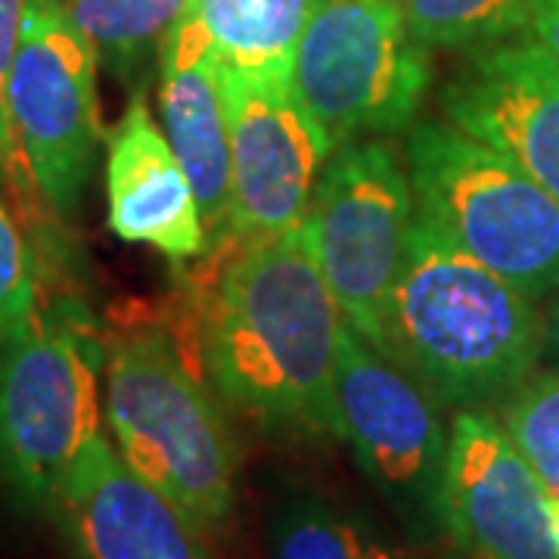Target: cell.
Returning a JSON list of instances; mask_svg holds the SVG:
<instances>
[{
  "instance_id": "obj_1",
  "label": "cell",
  "mask_w": 559,
  "mask_h": 559,
  "mask_svg": "<svg viewBox=\"0 0 559 559\" xmlns=\"http://www.w3.org/2000/svg\"><path fill=\"white\" fill-rule=\"evenodd\" d=\"M340 333V305L301 221L234 249L205 308L202 360L221 399L264 432L342 439Z\"/></svg>"
},
{
  "instance_id": "obj_2",
  "label": "cell",
  "mask_w": 559,
  "mask_h": 559,
  "mask_svg": "<svg viewBox=\"0 0 559 559\" xmlns=\"http://www.w3.org/2000/svg\"><path fill=\"white\" fill-rule=\"evenodd\" d=\"M382 352L441 407H488L528 380L544 318L516 286L414 215Z\"/></svg>"
},
{
  "instance_id": "obj_3",
  "label": "cell",
  "mask_w": 559,
  "mask_h": 559,
  "mask_svg": "<svg viewBox=\"0 0 559 559\" xmlns=\"http://www.w3.org/2000/svg\"><path fill=\"white\" fill-rule=\"evenodd\" d=\"M103 380L119 457L200 532L227 525L237 503L234 436L175 336L146 323L116 333L106 342Z\"/></svg>"
},
{
  "instance_id": "obj_4",
  "label": "cell",
  "mask_w": 559,
  "mask_h": 559,
  "mask_svg": "<svg viewBox=\"0 0 559 559\" xmlns=\"http://www.w3.org/2000/svg\"><path fill=\"white\" fill-rule=\"evenodd\" d=\"M106 342L75 296L35 301L0 340V481L47 513L84 444L100 436Z\"/></svg>"
},
{
  "instance_id": "obj_5",
  "label": "cell",
  "mask_w": 559,
  "mask_h": 559,
  "mask_svg": "<svg viewBox=\"0 0 559 559\" xmlns=\"http://www.w3.org/2000/svg\"><path fill=\"white\" fill-rule=\"evenodd\" d=\"M414 215L528 299L559 293V200L516 162L451 121H419L404 138Z\"/></svg>"
},
{
  "instance_id": "obj_6",
  "label": "cell",
  "mask_w": 559,
  "mask_h": 559,
  "mask_svg": "<svg viewBox=\"0 0 559 559\" xmlns=\"http://www.w3.org/2000/svg\"><path fill=\"white\" fill-rule=\"evenodd\" d=\"M429 84V47L411 32L401 0H314L293 60V87L333 150L407 131Z\"/></svg>"
},
{
  "instance_id": "obj_7",
  "label": "cell",
  "mask_w": 559,
  "mask_h": 559,
  "mask_svg": "<svg viewBox=\"0 0 559 559\" xmlns=\"http://www.w3.org/2000/svg\"><path fill=\"white\" fill-rule=\"evenodd\" d=\"M411 221L414 190L389 140L360 138L333 150L305 224L342 320L380 352Z\"/></svg>"
},
{
  "instance_id": "obj_8",
  "label": "cell",
  "mask_w": 559,
  "mask_h": 559,
  "mask_svg": "<svg viewBox=\"0 0 559 559\" xmlns=\"http://www.w3.org/2000/svg\"><path fill=\"white\" fill-rule=\"evenodd\" d=\"M7 116L28 178L60 218H75L103 140L97 53L62 0H25Z\"/></svg>"
},
{
  "instance_id": "obj_9",
  "label": "cell",
  "mask_w": 559,
  "mask_h": 559,
  "mask_svg": "<svg viewBox=\"0 0 559 559\" xmlns=\"http://www.w3.org/2000/svg\"><path fill=\"white\" fill-rule=\"evenodd\" d=\"M342 439L407 535H444L441 488L448 439L441 404L401 364L342 320L336 364Z\"/></svg>"
},
{
  "instance_id": "obj_10",
  "label": "cell",
  "mask_w": 559,
  "mask_h": 559,
  "mask_svg": "<svg viewBox=\"0 0 559 559\" xmlns=\"http://www.w3.org/2000/svg\"><path fill=\"white\" fill-rule=\"evenodd\" d=\"M221 84L230 124V221L221 249L277 240L308 215L333 140L293 79L221 69Z\"/></svg>"
},
{
  "instance_id": "obj_11",
  "label": "cell",
  "mask_w": 559,
  "mask_h": 559,
  "mask_svg": "<svg viewBox=\"0 0 559 559\" xmlns=\"http://www.w3.org/2000/svg\"><path fill=\"white\" fill-rule=\"evenodd\" d=\"M441 520L473 559H559L554 498L503 423L481 407L451 419Z\"/></svg>"
},
{
  "instance_id": "obj_12",
  "label": "cell",
  "mask_w": 559,
  "mask_h": 559,
  "mask_svg": "<svg viewBox=\"0 0 559 559\" xmlns=\"http://www.w3.org/2000/svg\"><path fill=\"white\" fill-rule=\"evenodd\" d=\"M441 112L559 200V62L535 40L473 47L441 87Z\"/></svg>"
},
{
  "instance_id": "obj_13",
  "label": "cell",
  "mask_w": 559,
  "mask_h": 559,
  "mask_svg": "<svg viewBox=\"0 0 559 559\" xmlns=\"http://www.w3.org/2000/svg\"><path fill=\"white\" fill-rule=\"evenodd\" d=\"M47 516L69 559H212L190 516L140 479L103 432L62 476Z\"/></svg>"
},
{
  "instance_id": "obj_14",
  "label": "cell",
  "mask_w": 559,
  "mask_h": 559,
  "mask_svg": "<svg viewBox=\"0 0 559 559\" xmlns=\"http://www.w3.org/2000/svg\"><path fill=\"white\" fill-rule=\"evenodd\" d=\"M109 230L124 242L159 249L165 259H200L209 249L200 202L171 143L134 91L106 150Z\"/></svg>"
},
{
  "instance_id": "obj_15",
  "label": "cell",
  "mask_w": 559,
  "mask_h": 559,
  "mask_svg": "<svg viewBox=\"0 0 559 559\" xmlns=\"http://www.w3.org/2000/svg\"><path fill=\"white\" fill-rule=\"evenodd\" d=\"M162 131L200 202L209 246L218 252L230 221V124L221 66L202 38L178 20L159 50Z\"/></svg>"
},
{
  "instance_id": "obj_16",
  "label": "cell",
  "mask_w": 559,
  "mask_h": 559,
  "mask_svg": "<svg viewBox=\"0 0 559 559\" xmlns=\"http://www.w3.org/2000/svg\"><path fill=\"white\" fill-rule=\"evenodd\" d=\"M314 0H190L187 22L221 69L293 79V60Z\"/></svg>"
},
{
  "instance_id": "obj_17",
  "label": "cell",
  "mask_w": 559,
  "mask_h": 559,
  "mask_svg": "<svg viewBox=\"0 0 559 559\" xmlns=\"http://www.w3.org/2000/svg\"><path fill=\"white\" fill-rule=\"evenodd\" d=\"M62 7L91 40L97 62L116 79L138 84L190 0H62Z\"/></svg>"
},
{
  "instance_id": "obj_18",
  "label": "cell",
  "mask_w": 559,
  "mask_h": 559,
  "mask_svg": "<svg viewBox=\"0 0 559 559\" xmlns=\"http://www.w3.org/2000/svg\"><path fill=\"white\" fill-rule=\"evenodd\" d=\"M271 559H404L367 520L318 495H293L271 525Z\"/></svg>"
},
{
  "instance_id": "obj_19",
  "label": "cell",
  "mask_w": 559,
  "mask_h": 559,
  "mask_svg": "<svg viewBox=\"0 0 559 559\" xmlns=\"http://www.w3.org/2000/svg\"><path fill=\"white\" fill-rule=\"evenodd\" d=\"M540 0H401L411 32L426 47H485L516 38Z\"/></svg>"
},
{
  "instance_id": "obj_20",
  "label": "cell",
  "mask_w": 559,
  "mask_h": 559,
  "mask_svg": "<svg viewBox=\"0 0 559 559\" xmlns=\"http://www.w3.org/2000/svg\"><path fill=\"white\" fill-rule=\"evenodd\" d=\"M507 436L538 473L547 495L559 500V370L532 373L500 401Z\"/></svg>"
},
{
  "instance_id": "obj_21",
  "label": "cell",
  "mask_w": 559,
  "mask_h": 559,
  "mask_svg": "<svg viewBox=\"0 0 559 559\" xmlns=\"http://www.w3.org/2000/svg\"><path fill=\"white\" fill-rule=\"evenodd\" d=\"M35 296H38L35 255L10 205L0 197V340L35 301Z\"/></svg>"
},
{
  "instance_id": "obj_22",
  "label": "cell",
  "mask_w": 559,
  "mask_h": 559,
  "mask_svg": "<svg viewBox=\"0 0 559 559\" xmlns=\"http://www.w3.org/2000/svg\"><path fill=\"white\" fill-rule=\"evenodd\" d=\"M22 13H25V0H0V175L10 183L32 180L22 165L20 146L13 140L10 116H7V81H10L16 47H20Z\"/></svg>"
},
{
  "instance_id": "obj_23",
  "label": "cell",
  "mask_w": 559,
  "mask_h": 559,
  "mask_svg": "<svg viewBox=\"0 0 559 559\" xmlns=\"http://www.w3.org/2000/svg\"><path fill=\"white\" fill-rule=\"evenodd\" d=\"M525 35L559 62V0H540L528 20Z\"/></svg>"
},
{
  "instance_id": "obj_24",
  "label": "cell",
  "mask_w": 559,
  "mask_h": 559,
  "mask_svg": "<svg viewBox=\"0 0 559 559\" xmlns=\"http://www.w3.org/2000/svg\"><path fill=\"white\" fill-rule=\"evenodd\" d=\"M540 358H547L550 367L559 370V293L547 299V311H544V352Z\"/></svg>"
},
{
  "instance_id": "obj_25",
  "label": "cell",
  "mask_w": 559,
  "mask_h": 559,
  "mask_svg": "<svg viewBox=\"0 0 559 559\" xmlns=\"http://www.w3.org/2000/svg\"><path fill=\"white\" fill-rule=\"evenodd\" d=\"M554 535H557L559 544V500H554Z\"/></svg>"
}]
</instances>
